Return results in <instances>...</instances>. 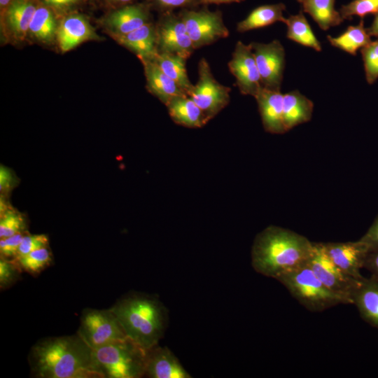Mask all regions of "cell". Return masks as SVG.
Listing matches in <instances>:
<instances>
[{
    "mask_svg": "<svg viewBox=\"0 0 378 378\" xmlns=\"http://www.w3.org/2000/svg\"><path fill=\"white\" fill-rule=\"evenodd\" d=\"M150 8L147 3L127 4L114 8L104 22L116 37L123 36L150 22Z\"/></svg>",
    "mask_w": 378,
    "mask_h": 378,
    "instance_id": "obj_14",
    "label": "cell"
},
{
    "mask_svg": "<svg viewBox=\"0 0 378 378\" xmlns=\"http://www.w3.org/2000/svg\"><path fill=\"white\" fill-rule=\"evenodd\" d=\"M276 280L311 312H322L338 304H351L347 298L327 288L308 264L283 274Z\"/></svg>",
    "mask_w": 378,
    "mask_h": 378,
    "instance_id": "obj_5",
    "label": "cell"
},
{
    "mask_svg": "<svg viewBox=\"0 0 378 378\" xmlns=\"http://www.w3.org/2000/svg\"><path fill=\"white\" fill-rule=\"evenodd\" d=\"M108 4L114 8H119L127 4H132L135 0H104Z\"/></svg>",
    "mask_w": 378,
    "mask_h": 378,
    "instance_id": "obj_44",
    "label": "cell"
},
{
    "mask_svg": "<svg viewBox=\"0 0 378 378\" xmlns=\"http://www.w3.org/2000/svg\"><path fill=\"white\" fill-rule=\"evenodd\" d=\"M12 0H0L1 18L4 15Z\"/></svg>",
    "mask_w": 378,
    "mask_h": 378,
    "instance_id": "obj_45",
    "label": "cell"
},
{
    "mask_svg": "<svg viewBox=\"0 0 378 378\" xmlns=\"http://www.w3.org/2000/svg\"><path fill=\"white\" fill-rule=\"evenodd\" d=\"M295 1H298L299 3H301L302 1V0H295Z\"/></svg>",
    "mask_w": 378,
    "mask_h": 378,
    "instance_id": "obj_46",
    "label": "cell"
},
{
    "mask_svg": "<svg viewBox=\"0 0 378 378\" xmlns=\"http://www.w3.org/2000/svg\"><path fill=\"white\" fill-rule=\"evenodd\" d=\"M360 239L368 244L370 250L378 248V216Z\"/></svg>",
    "mask_w": 378,
    "mask_h": 378,
    "instance_id": "obj_39",
    "label": "cell"
},
{
    "mask_svg": "<svg viewBox=\"0 0 378 378\" xmlns=\"http://www.w3.org/2000/svg\"><path fill=\"white\" fill-rule=\"evenodd\" d=\"M307 264L327 288L353 304V295L365 277L356 279L340 269L326 253L321 243L314 242V251Z\"/></svg>",
    "mask_w": 378,
    "mask_h": 378,
    "instance_id": "obj_9",
    "label": "cell"
},
{
    "mask_svg": "<svg viewBox=\"0 0 378 378\" xmlns=\"http://www.w3.org/2000/svg\"><path fill=\"white\" fill-rule=\"evenodd\" d=\"M367 29L371 36L378 37V13L375 14L371 26Z\"/></svg>",
    "mask_w": 378,
    "mask_h": 378,
    "instance_id": "obj_43",
    "label": "cell"
},
{
    "mask_svg": "<svg viewBox=\"0 0 378 378\" xmlns=\"http://www.w3.org/2000/svg\"><path fill=\"white\" fill-rule=\"evenodd\" d=\"M339 12L343 20H351L354 16L363 19L370 14L378 13V0H353L342 5Z\"/></svg>",
    "mask_w": 378,
    "mask_h": 378,
    "instance_id": "obj_31",
    "label": "cell"
},
{
    "mask_svg": "<svg viewBox=\"0 0 378 378\" xmlns=\"http://www.w3.org/2000/svg\"><path fill=\"white\" fill-rule=\"evenodd\" d=\"M158 52L177 55L188 59L195 50L185 24L174 11L161 13L155 24Z\"/></svg>",
    "mask_w": 378,
    "mask_h": 378,
    "instance_id": "obj_10",
    "label": "cell"
},
{
    "mask_svg": "<svg viewBox=\"0 0 378 378\" xmlns=\"http://www.w3.org/2000/svg\"><path fill=\"white\" fill-rule=\"evenodd\" d=\"M327 38L331 46L351 55L372 41L363 19L356 25L348 27L342 34L335 37L328 35Z\"/></svg>",
    "mask_w": 378,
    "mask_h": 378,
    "instance_id": "obj_26",
    "label": "cell"
},
{
    "mask_svg": "<svg viewBox=\"0 0 378 378\" xmlns=\"http://www.w3.org/2000/svg\"><path fill=\"white\" fill-rule=\"evenodd\" d=\"M330 260L350 276L363 279L360 270L364 268L370 251L368 244L360 239L356 241L321 243Z\"/></svg>",
    "mask_w": 378,
    "mask_h": 378,
    "instance_id": "obj_13",
    "label": "cell"
},
{
    "mask_svg": "<svg viewBox=\"0 0 378 378\" xmlns=\"http://www.w3.org/2000/svg\"><path fill=\"white\" fill-rule=\"evenodd\" d=\"M14 177L8 169L1 166L0 169V189L1 192H8L14 185Z\"/></svg>",
    "mask_w": 378,
    "mask_h": 378,
    "instance_id": "obj_41",
    "label": "cell"
},
{
    "mask_svg": "<svg viewBox=\"0 0 378 378\" xmlns=\"http://www.w3.org/2000/svg\"><path fill=\"white\" fill-rule=\"evenodd\" d=\"M172 120L188 128H200L209 121L200 108L188 95L177 97L167 105Z\"/></svg>",
    "mask_w": 378,
    "mask_h": 378,
    "instance_id": "obj_22",
    "label": "cell"
},
{
    "mask_svg": "<svg viewBox=\"0 0 378 378\" xmlns=\"http://www.w3.org/2000/svg\"><path fill=\"white\" fill-rule=\"evenodd\" d=\"M48 246V237L46 234H24L19 246L16 257L17 260L36 249Z\"/></svg>",
    "mask_w": 378,
    "mask_h": 378,
    "instance_id": "obj_35",
    "label": "cell"
},
{
    "mask_svg": "<svg viewBox=\"0 0 378 378\" xmlns=\"http://www.w3.org/2000/svg\"><path fill=\"white\" fill-rule=\"evenodd\" d=\"M152 60L188 94L193 85L186 71V58L174 54L157 52Z\"/></svg>",
    "mask_w": 378,
    "mask_h": 378,
    "instance_id": "obj_27",
    "label": "cell"
},
{
    "mask_svg": "<svg viewBox=\"0 0 378 378\" xmlns=\"http://www.w3.org/2000/svg\"><path fill=\"white\" fill-rule=\"evenodd\" d=\"M148 350L126 337L92 352L91 368L99 378L145 376Z\"/></svg>",
    "mask_w": 378,
    "mask_h": 378,
    "instance_id": "obj_4",
    "label": "cell"
},
{
    "mask_svg": "<svg viewBox=\"0 0 378 378\" xmlns=\"http://www.w3.org/2000/svg\"><path fill=\"white\" fill-rule=\"evenodd\" d=\"M365 78L368 84L378 78V38L360 49Z\"/></svg>",
    "mask_w": 378,
    "mask_h": 378,
    "instance_id": "obj_33",
    "label": "cell"
},
{
    "mask_svg": "<svg viewBox=\"0 0 378 378\" xmlns=\"http://www.w3.org/2000/svg\"><path fill=\"white\" fill-rule=\"evenodd\" d=\"M141 60L144 64L148 90L165 106L177 97L187 95L152 59Z\"/></svg>",
    "mask_w": 378,
    "mask_h": 378,
    "instance_id": "obj_18",
    "label": "cell"
},
{
    "mask_svg": "<svg viewBox=\"0 0 378 378\" xmlns=\"http://www.w3.org/2000/svg\"><path fill=\"white\" fill-rule=\"evenodd\" d=\"M76 333L92 350L127 337L110 308L85 309Z\"/></svg>",
    "mask_w": 378,
    "mask_h": 378,
    "instance_id": "obj_6",
    "label": "cell"
},
{
    "mask_svg": "<svg viewBox=\"0 0 378 378\" xmlns=\"http://www.w3.org/2000/svg\"><path fill=\"white\" fill-rule=\"evenodd\" d=\"M15 260L22 272L37 275L50 265L52 253L48 246L36 249Z\"/></svg>",
    "mask_w": 378,
    "mask_h": 378,
    "instance_id": "obj_30",
    "label": "cell"
},
{
    "mask_svg": "<svg viewBox=\"0 0 378 378\" xmlns=\"http://www.w3.org/2000/svg\"><path fill=\"white\" fill-rule=\"evenodd\" d=\"M254 98L265 130L278 134L286 132L283 118L284 94L281 90H272L262 87Z\"/></svg>",
    "mask_w": 378,
    "mask_h": 378,
    "instance_id": "obj_16",
    "label": "cell"
},
{
    "mask_svg": "<svg viewBox=\"0 0 378 378\" xmlns=\"http://www.w3.org/2000/svg\"><path fill=\"white\" fill-rule=\"evenodd\" d=\"M38 3V0H12L1 19L16 38L23 39L29 34Z\"/></svg>",
    "mask_w": 378,
    "mask_h": 378,
    "instance_id": "obj_19",
    "label": "cell"
},
{
    "mask_svg": "<svg viewBox=\"0 0 378 378\" xmlns=\"http://www.w3.org/2000/svg\"><path fill=\"white\" fill-rule=\"evenodd\" d=\"M26 230L24 218L18 211L8 209L1 214L0 237L5 238Z\"/></svg>",
    "mask_w": 378,
    "mask_h": 378,
    "instance_id": "obj_32",
    "label": "cell"
},
{
    "mask_svg": "<svg viewBox=\"0 0 378 378\" xmlns=\"http://www.w3.org/2000/svg\"><path fill=\"white\" fill-rule=\"evenodd\" d=\"M335 0H302V10L309 14L323 31L343 22L339 10L335 8Z\"/></svg>",
    "mask_w": 378,
    "mask_h": 378,
    "instance_id": "obj_25",
    "label": "cell"
},
{
    "mask_svg": "<svg viewBox=\"0 0 378 378\" xmlns=\"http://www.w3.org/2000/svg\"><path fill=\"white\" fill-rule=\"evenodd\" d=\"M110 309L127 337L147 350L158 345L164 334L167 310L155 296L131 293L120 298Z\"/></svg>",
    "mask_w": 378,
    "mask_h": 378,
    "instance_id": "obj_3",
    "label": "cell"
},
{
    "mask_svg": "<svg viewBox=\"0 0 378 378\" xmlns=\"http://www.w3.org/2000/svg\"><path fill=\"white\" fill-rule=\"evenodd\" d=\"M230 90L215 79L209 64L202 58L198 64V80L188 96L200 108L208 121L228 105Z\"/></svg>",
    "mask_w": 378,
    "mask_h": 378,
    "instance_id": "obj_8",
    "label": "cell"
},
{
    "mask_svg": "<svg viewBox=\"0 0 378 378\" xmlns=\"http://www.w3.org/2000/svg\"><path fill=\"white\" fill-rule=\"evenodd\" d=\"M24 234L25 232L18 233L8 237L1 238V258L6 260H14Z\"/></svg>",
    "mask_w": 378,
    "mask_h": 378,
    "instance_id": "obj_37",
    "label": "cell"
},
{
    "mask_svg": "<svg viewBox=\"0 0 378 378\" xmlns=\"http://www.w3.org/2000/svg\"><path fill=\"white\" fill-rule=\"evenodd\" d=\"M22 270L13 260L0 258V287L6 289L20 279Z\"/></svg>",
    "mask_w": 378,
    "mask_h": 378,
    "instance_id": "obj_34",
    "label": "cell"
},
{
    "mask_svg": "<svg viewBox=\"0 0 378 378\" xmlns=\"http://www.w3.org/2000/svg\"><path fill=\"white\" fill-rule=\"evenodd\" d=\"M364 269L371 274V278L378 281V248L370 250L365 262Z\"/></svg>",
    "mask_w": 378,
    "mask_h": 378,
    "instance_id": "obj_40",
    "label": "cell"
},
{
    "mask_svg": "<svg viewBox=\"0 0 378 378\" xmlns=\"http://www.w3.org/2000/svg\"><path fill=\"white\" fill-rule=\"evenodd\" d=\"M283 22L287 26L286 36L288 39L316 51H321V45L302 10L285 18Z\"/></svg>",
    "mask_w": 378,
    "mask_h": 378,
    "instance_id": "obj_28",
    "label": "cell"
},
{
    "mask_svg": "<svg viewBox=\"0 0 378 378\" xmlns=\"http://www.w3.org/2000/svg\"><path fill=\"white\" fill-rule=\"evenodd\" d=\"M352 300L362 318L378 329V281L364 278Z\"/></svg>",
    "mask_w": 378,
    "mask_h": 378,
    "instance_id": "obj_21",
    "label": "cell"
},
{
    "mask_svg": "<svg viewBox=\"0 0 378 378\" xmlns=\"http://www.w3.org/2000/svg\"><path fill=\"white\" fill-rule=\"evenodd\" d=\"M57 38L62 52H66L86 41L97 39V35L84 15L74 12L61 20Z\"/></svg>",
    "mask_w": 378,
    "mask_h": 378,
    "instance_id": "obj_15",
    "label": "cell"
},
{
    "mask_svg": "<svg viewBox=\"0 0 378 378\" xmlns=\"http://www.w3.org/2000/svg\"><path fill=\"white\" fill-rule=\"evenodd\" d=\"M117 38L140 59H152L158 52L155 25L151 22Z\"/></svg>",
    "mask_w": 378,
    "mask_h": 378,
    "instance_id": "obj_20",
    "label": "cell"
},
{
    "mask_svg": "<svg viewBox=\"0 0 378 378\" xmlns=\"http://www.w3.org/2000/svg\"><path fill=\"white\" fill-rule=\"evenodd\" d=\"M256 64L263 88L281 90L286 64L285 50L281 42L274 40L270 43L251 42Z\"/></svg>",
    "mask_w": 378,
    "mask_h": 378,
    "instance_id": "obj_11",
    "label": "cell"
},
{
    "mask_svg": "<svg viewBox=\"0 0 378 378\" xmlns=\"http://www.w3.org/2000/svg\"><path fill=\"white\" fill-rule=\"evenodd\" d=\"M92 352L77 333L41 339L29 354L31 374L37 378H97L91 368Z\"/></svg>",
    "mask_w": 378,
    "mask_h": 378,
    "instance_id": "obj_1",
    "label": "cell"
},
{
    "mask_svg": "<svg viewBox=\"0 0 378 378\" xmlns=\"http://www.w3.org/2000/svg\"><path fill=\"white\" fill-rule=\"evenodd\" d=\"M242 1L244 0H200V5L207 6L209 4L240 3Z\"/></svg>",
    "mask_w": 378,
    "mask_h": 378,
    "instance_id": "obj_42",
    "label": "cell"
},
{
    "mask_svg": "<svg viewBox=\"0 0 378 378\" xmlns=\"http://www.w3.org/2000/svg\"><path fill=\"white\" fill-rule=\"evenodd\" d=\"M53 10L66 11L80 4L82 0H38Z\"/></svg>",
    "mask_w": 378,
    "mask_h": 378,
    "instance_id": "obj_38",
    "label": "cell"
},
{
    "mask_svg": "<svg viewBox=\"0 0 378 378\" xmlns=\"http://www.w3.org/2000/svg\"><path fill=\"white\" fill-rule=\"evenodd\" d=\"M145 376L150 378L192 377L167 347L158 344L148 350Z\"/></svg>",
    "mask_w": 378,
    "mask_h": 378,
    "instance_id": "obj_17",
    "label": "cell"
},
{
    "mask_svg": "<svg viewBox=\"0 0 378 378\" xmlns=\"http://www.w3.org/2000/svg\"><path fill=\"white\" fill-rule=\"evenodd\" d=\"M57 28L55 10L39 1L29 25V34L38 41L49 42L57 34Z\"/></svg>",
    "mask_w": 378,
    "mask_h": 378,
    "instance_id": "obj_29",
    "label": "cell"
},
{
    "mask_svg": "<svg viewBox=\"0 0 378 378\" xmlns=\"http://www.w3.org/2000/svg\"><path fill=\"white\" fill-rule=\"evenodd\" d=\"M314 242L302 234L270 225L259 232L251 248L254 270L276 280L283 274L307 264Z\"/></svg>",
    "mask_w": 378,
    "mask_h": 378,
    "instance_id": "obj_2",
    "label": "cell"
},
{
    "mask_svg": "<svg viewBox=\"0 0 378 378\" xmlns=\"http://www.w3.org/2000/svg\"><path fill=\"white\" fill-rule=\"evenodd\" d=\"M150 8L160 13L174 11L176 8H195L200 6V0H146Z\"/></svg>",
    "mask_w": 378,
    "mask_h": 378,
    "instance_id": "obj_36",
    "label": "cell"
},
{
    "mask_svg": "<svg viewBox=\"0 0 378 378\" xmlns=\"http://www.w3.org/2000/svg\"><path fill=\"white\" fill-rule=\"evenodd\" d=\"M313 102L298 90L284 94L283 118L286 132L312 118Z\"/></svg>",
    "mask_w": 378,
    "mask_h": 378,
    "instance_id": "obj_23",
    "label": "cell"
},
{
    "mask_svg": "<svg viewBox=\"0 0 378 378\" xmlns=\"http://www.w3.org/2000/svg\"><path fill=\"white\" fill-rule=\"evenodd\" d=\"M205 6L199 9L183 8L178 13L195 50L227 38L230 34L222 13L220 10H209Z\"/></svg>",
    "mask_w": 378,
    "mask_h": 378,
    "instance_id": "obj_7",
    "label": "cell"
},
{
    "mask_svg": "<svg viewBox=\"0 0 378 378\" xmlns=\"http://www.w3.org/2000/svg\"><path fill=\"white\" fill-rule=\"evenodd\" d=\"M227 66L241 94L255 97L262 85L251 45L238 41Z\"/></svg>",
    "mask_w": 378,
    "mask_h": 378,
    "instance_id": "obj_12",
    "label": "cell"
},
{
    "mask_svg": "<svg viewBox=\"0 0 378 378\" xmlns=\"http://www.w3.org/2000/svg\"><path fill=\"white\" fill-rule=\"evenodd\" d=\"M286 6L283 3L267 4L254 8L246 18L237 24V31L246 32L271 25L276 22H284V11Z\"/></svg>",
    "mask_w": 378,
    "mask_h": 378,
    "instance_id": "obj_24",
    "label": "cell"
}]
</instances>
